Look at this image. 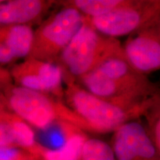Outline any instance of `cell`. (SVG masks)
I'll list each match as a JSON object with an SVG mask.
<instances>
[{
  "mask_svg": "<svg viewBox=\"0 0 160 160\" xmlns=\"http://www.w3.org/2000/svg\"><path fill=\"white\" fill-rule=\"evenodd\" d=\"M11 72L1 69V105L19 116L31 127L39 130L65 122L84 131L88 127L67 104L48 93L13 85Z\"/></svg>",
  "mask_w": 160,
  "mask_h": 160,
  "instance_id": "cell-1",
  "label": "cell"
},
{
  "mask_svg": "<svg viewBox=\"0 0 160 160\" xmlns=\"http://www.w3.org/2000/svg\"><path fill=\"white\" fill-rule=\"evenodd\" d=\"M65 74L66 103L82 119L88 131L94 133L114 132L124 124L145 116L152 106L126 108L99 98L76 83L73 77Z\"/></svg>",
  "mask_w": 160,
  "mask_h": 160,
  "instance_id": "cell-2",
  "label": "cell"
},
{
  "mask_svg": "<svg viewBox=\"0 0 160 160\" xmlns=\"http://www.w3.org/2000/svg\"><path fill=\"white\" fill-rule=\"evenodd\" d=\"M125 56L123 45L116 38L102 34L85 17L81 28L59 56L66 73L78 78L97 68L111 58Z\"/></svg>",
  "mask_w": 160,
  "mask_h": 160,
  "instance_id": "cell-3",
  "label": "cell"
},
{
  "mask_svg": "<svg viewBox=\"0 0 160 160\" xmlns=\"http://www.w3.org/2000/svg\"><path fill=\"white\" fill-rule=\"evenodd\" d=\"M84 22V16L74 8L62 9L44 20L34 31L28 57L56 62Z\"/></svg>",
  "mask_w": 160,
  "mask_h": 160,
  "instance_id": "cell-4",
  "label": "cell"
},
{
  "mask_svg": "<svg viewBox=\"0 0 160 160\" xmlns=\"http://www.w3.org/2000/svg\"><path fill=\"white\" fill-rule=\"evenodd\" d=\"M159 16L160 0H125L107 14L85 18L102 34L117 39L135 33Z\"/></svg>",
  "mask_w": 160,
  "mask_h": 160,
  "instance_id": "cell-5",
  "label": "cell"
},
{
  "mask_svg": "<svg viewBox=\"0 0 160 160\" xmlns=\"http://www.w3.org/2000/svg\"><path fill=\"white\" fill-rule=\"evenodd\" d=\"M10 72L17 85L48 93L60 99L65 97L62 87L65 74L59 64L28 57L15 64Z\"/></svg>",
  "mask_w": 160,
  "mask_h": 160,
  "instance_id": "cell-6",
  "label": "cell"
},
{
  "mask_svg": "<svg viewBox=\"0 0 160 160\" xmlns=\"http://www.w3.org/2000/svg\"><path fill=\"white\" fill-rule=\"evenodd\" d=\"M126 60L136 71L147 76L160 69V16L128 36L123 44Z\"/></svg>",
  "mask_w": 160,
  "mask_h": 160,
  "instance_id": "cell-7",
  "label": "cell"
},
{
  "mask_svg": "<svg viewBox=\"0 0 160 160\" xmlns=\"http://www.w3.org/2000/svg\"><path fill=\"white\" fill-rule=\"evenodd\" d=\"M116 160H160L147 125L133 120L117 128L111 144Z\"/></svg>",
  "mask_w": 160,
  "mask_h": 160,
  "instance_id": "cell-8",
  "label": "cell"
},
{
  "mask_svg": "<svg viewBox=\"0 0 160 160\" xmlns=\"http://www.w3.org/2000/svg\"><path fill=\"white\" fill-rule=\"evenodd\" d=\"M1 148L22 149L40 160L45 147L36 139L33 128L25 120L1 105L0 110Z\"/></svg>",
  "mask_w": 160,
  "mask_h": 160,
  "instance_id": "cell-9",
  "label": "cell"
},
{
  "mask_svg": "<svg viewBox=\"0 0 160 160\" xmlns=\"http://www.w3.org/2000/svg\"><path fill=\"white\" fill-rule=\"evenodd\" d=\"M34 31L31 25H1L0 62L2 65L14 63L31 54Z\"/></svg>",
  "mask_w": 160,
  "mask_h": 160,
  "instance_id": "cell-10",
  "label": "cell"
},
{
  "mask_svg": "<svg viewBox=\"0 0 160 160\" xmlns=\"http://www.w3.org/2000/svg\"><path fill=\"white\" fill-rule=\"evenodd\" d=\"M53 1L9 0L0 3L1 25H31L42 19L48 11Z\"/></svg>",
  "mask_w": 160,
  "mask_h": 160,
  "instance_id": "cell-11",
  "label": "cell"
},
{
  "mask_svg": "<svg viewBox=\"0 0 160 160\" xmlns=\"http://www.w3.org/2000/svg\"><path fill=\"white\" fill-rule=\"evenodd\" d=\"M88 137L83 130L75 128L56 148H46L41 160H78Z\"/></svg>",
  "mask_w": 160,
  "mask_h": 160,
  "instance_id": "cell-12",
  "label": "cell"
},
{
  "mask_svg": "<svg viewBox=\"0 0 160 160\" xmlns=\"http://www.w3.org/2000/svg\"><path fill=\"white\" fill-rule=\"evenodd\" d=\"M125 0H73L63 2V6L74 8L84 17L95 18L105 15L119 8Z\"/></svg>",
  "mask_w": 160,
  "mask_h": 160,
  "instance_id": "cell-13",
  "label": "cell"
},
{
  "mask_svg": "<svg viewBox=\"0 0 160 160\" xmlns=\"http://www.w3.org/2000/svg\"><path fill=\"white\" fill-rule=\"evenodd\" d=\"M78 160H116L111 145L97 138H88Z\"/></svg>",
  "mask_w": 160,
  "mask_h": 160,
  "instance_id": "cell-14",
  "label": "cell"
},
{
  "mask_svg": "<svg viewBox=\"0 0 160 160\" xmlns=\"http://www.w3.org/2000/svg\"><path fill=\"white\" fill-rule=\"evenodd\" d=\"M145 117L147 127L160 155V93Z\"/></svg>",
  "mask_w": 160,
  "mask_h": 160,
  "instance_id": "cell-15",
  "label": "cell"
},
{
  "mask_svg": "<svg viewBox=\"0 0 160 160\" xmlns=\"http://www.w3.org/2000/svg\"><path fill=\"white\" fill-rule=\"evenodd\" d=\"M0 160H37L28 152L17 148H1Z\"/></svg>",
  "mask_w": 160,
  "mask_h": 160,
  "instance_id": "cell-16",
  "label": "cell"
}]
</instances>
